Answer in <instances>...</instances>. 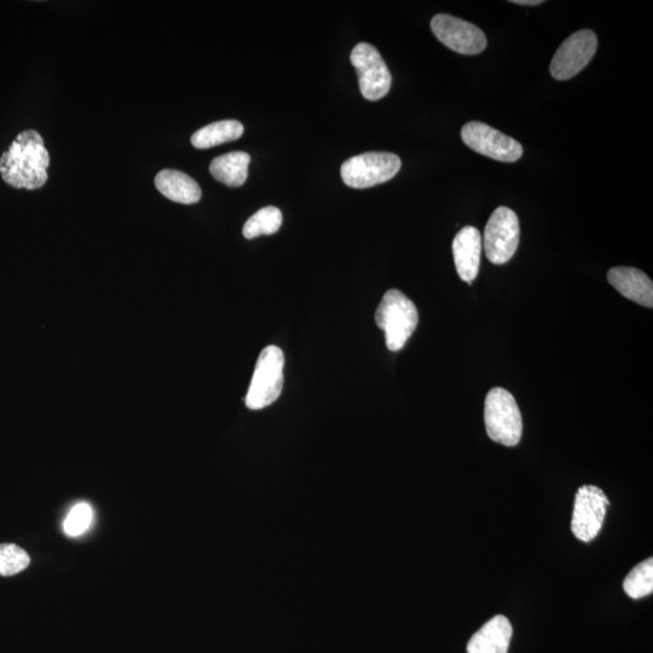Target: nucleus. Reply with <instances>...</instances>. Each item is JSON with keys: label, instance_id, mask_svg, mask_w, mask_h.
<instances>
[{"label": "nucleus", "instance_id": "f257e3e1", "mask_svg": "<svg viewBox=\"0 0 653 653\" xmlns=\"http://www.w3.org/2000/svg\"><path fill=\"white\" fill-rule=\"evenodd\" d=\"M50 155L43 137L34 130L17 136L0 158V175L16 189L37 190L48 182Z\"/></svg>", "mask_w": 653, "mask_h": 653}, {"label": "nucleus", "instance_id": "f03ea898", "mask_svg": "<svg viewBox=\"0 0 653 653\" xmlns=\"http://www.w3.org/2000/svg\"><path fill=\"white\" fill-rule=\"evenodd\" d=\"M375 321L385 333L387 349L401 351L418 327V309L406 294L390 290L385 293L375 312Z\"/></svg>", "mask_w": 653, "mask_h": 653}, {"label": "nucleus", "instance_id": "7ed1b4c3", "mask_svg": "<svg viewBox=\"0 0 653 653\" xmlns=\"http://www.w3.org/2000/svg\"><path fill=\"white\" fill-rule=\"evenodd\" d=\"M484 420L491 441L516 447L523 435V419L516 398L502 387L490 390L485 398Z\"/></svg>", "mask_w": 653, "mask_h": 653}, {"label": "nucleus", "instance_id": "20e7f679", "mask_svg": "<svg viewBox=\"0 0 653 653\" xmlns=\"http://www.w3.org/2000/svg\"><path fill=\"white\" fill-rule=\"evenodd\" d=\"M283 367L285 355L280 348L270 345L262 351L254 369L250 389L247 391L248 409H264L279 400L283 389Z\"/></svg>", "mask_w": 653, "mask_h": 653}, {"label": "nucleus", "instance_id": "39448f33", "mask_svg": "<svg viewBox=\"0 0 653 653\" xmlns=\"http://www.w3.org/2000/svg\"><path fill=\"white\" fill-rule=\"evenodd\" d=\"M401 166L400 156L394 153L369 152L346 160L340 173L346 186L367 189L389 182Z\"/></svg>", "mask_w": 653, "mask_h": 653}, {"label": "nucleus", "instance_id": "423d86ee", "mask_svg": "<svg viewBox=\"0 0 653 653\" xmlns=\"http://www.w3.org/2000/svg\"><path fill=\"white\" fill-rule=\"evenodd\" d=\"M520 227L517 213L511 208H496L484 230L485 254L490 263L502 265L510 262L519 246Z\"/></svg>", "mask_w": 653, "mask_h": 653}, {"label": "nucleus", "instance_id": "0eeeda50", "mask_svg": "<svg viewBox=\"0 0 653 653\" xmlns=\"http://www.w3.org/2000/svg\"><path fill=\"white\" fill-rule=\"evenodd\" d=\"M350 61L356 68L361 94L368 101H379L389 94L391 73L378 49L368 43L357 44Z\"/></svg>", "mask_w": 653, "mask_h": 653}, {"label": "nucleus", "instance_id": "6e6552de", "mask_svg": "<svg viewBox=\"0 0 653 653\" xmlns=\"http://www.w3.org/2000/svg\"><path fill=\"white\" fill-rule=\"evenodd\" d=\"M461 138L476 153L501 163H516L523 156L522 144L481 121L462 127Z\"/></svg>", "mask_w": 653, "mask_h": 653}, {"label": "nucleus", "instance_id": "1a4fd4ad", "mask_svg": "<svg viewBox=\"0 0 653 653\" xmlns=\"http://www.w3.org/2000/svg\"><path fill=\"white\" fill-rule=\"evenodd\" d=\"M610 506L608 496L595 485H583L576 493L571 531L582 542H591L603 528L606 510Z\"/></svg>", "mask_w": 653, "mask_h": 653}, {"label": "nucleus", "instance_id": "9d476101", "mask_svg": "<svg viewBox=\"0 0 653 653\" xmlns=\"http://www.w3.org/2000/svg\"><path fill=\"white\" fill-rule=\"evenodd\" d=\"M431 30L439 42L461 55L481 54L488 45L481 28L452 15L439 14L433 17Z\"/></svg>", "mask_w": 653, "mask_h": 653}, {"label": "nucleus", "instance_id": "9b49d317", "mask_svg": "<svg viewBox=\"0 0 653 653\" xmlns=\"http://www.w3.org/2000/svg\"><path fill=\"white\" fill-rule=\"evenodd\" d=\"M598 48L595 33L583 30L571 34L559 46L551 62L552 77L557 80H569L576 77L593 59Z\"/></svg>", "mask_w": 653, "mask_h": 653}, {"label": "nucleus", "instance_id": "f8f14e48", "mask_svg": "<svg viewBox=\"0 0 653 653\" xmlns=\"http://www.w3.org/2000/svg\"><path fill=\"white\" fill-rule=\"evenodd\" d=\"M482 234L475 227L462 228L455 235L453 254L456 271L462 281L472 285L481 268Z\"/></svg>", "mask_w": 653, "mask_h": 653}, {"label": "nucleus", "instance_id": "ddd939ff", "mask_svg": "<svg viewBox=\"0 0 653 653\" xmlns=\"http://www.w3.org/2000/svg\"><path fill=\"white\" fill-rule=\"evenodd\" d=\"M608 281L624 298L645 308H653V283L643 271L631 267L612 268Z\"/></svg>", "mask_w": 653, "mask_h": 653}, {"label": "nucleus", "instance_id": "4468645a", "mask_svg": "<svg viewBox=\"0 0 653 653\" xmlns=\"http://www.w3.org/2000/svg\"><path fill=\"white\" fill-rule=\"evenodd\" d=\"M513 628L505 616H495L473 635L467 653H507Z\"/></svg>", "mask_w": 653, "mask_h": 653}, {"label": "nucleus", "instance_id": "2eb2a0df", "mask_svg": "<svg viewBox=\"0 0 653 653\" xmlns=\"http://www.w3.org/2000/svg\"><path fill=\"white\" fill-rule=\"evenodd\" d=\"M155 187L165 198L178 204H196L202 196L201 188L195 179L177 170L160 171L155 177Z\"/></svg>", "mask_w": 653, "mask_h": 653}, {"label": "nucleus", "instance_id": "dca6fc26", "mask_svg": "<svg viewBox=\"0 0 653 653\" xmlns=\"http://www.w3.org/2000/svg\"><path fill=\"white\" fill-rule=\"evenodd\" d=\"M251 156L245 152H233L218 156L210 165V172L218 182L230 188L244 186L248 177Z\"/></svg>", "mask_w": 653, "mask_h": 653}, {"label": "nucleus", "instance_id": "f3484780", "mask_svg": "<svg viewBox=\"0 0 653 653\" xmlns=\"http://www.w3.org/2000/svg\"><path fill=\"white\" fill-rule=\"evenodd\" d=\"M244 135V125L238 120H222L202 127L192 136V144L198 149H210L219 144L239 140Z\"/></svg>", "mask_w": 653, "mask_h": 653}, {"label": "nucleus", "instance_id": "a211bd4d", "mask_svg": "<svg viewBox=\"0 0 653 653\" xmlns=\"http://www.w3.org/2000/svg\"><path fill=\"white\" fill-rule=\"evenodd\" d=\"M282 225V212L279 208L268 206L254 213L245 224L244 236L248 240L262 235H273Z\"/></svg>", "mask_w": 653, "mask_h": 653}, {"label": "nucleus", "instance_id": "6ab92c4d", "mask_svg": "<svg viewBox=\"0 0 653 653\" xmlns=\"http://www.w3.org/2000/svg\"><path fill=\"white\" fill-rule=\"evenodd\" d=\"M624 592L632 599H641L653 592V559L644 560L629 572L623 582Z\"/></svg>", "mask_w": 653, "mask_h": 653}, {"label": "nucleus", "instance_id": "aec40b11", "mask_svg": "<svg viewBox=\"0 0 653 653\" xmlns=\"http://www.w3.org/2000/svg\"><path fill=\"white\" fill-rule=\"evenodd\" d=\"M31 563V558L25 550L14 545L4 543L0 545V575L9 577L26 570Z\"/></svg>", "mask_w": 653, "mask_h": 653}, {"label": "nucleus", "instance_id": "412c9836", "mask_svg": "<svg viewBox=\"0 0 653 653\" xmlns=\"http://www.w3.org/2000/svg\"><path fill=\"white\" fill-rule=\"evenodd\" d=\"M92 518H94V513H92L91 506L80 502L68 513L65 523H63V530L68 536L83 535L91 527Z\"/></svg>", "mask_w": 653, "mask_h": 653}, {"label": "nucleus", "instance_id": "4be33fe9", "mask_svg": "<svg viewBox=\"0 0 653 653\" xmlns=\"http://www.w3.org/2000/svg\"><path fill=\"white\" fill-rule=\"evenodd\" d=\"M511 3L517 5H529V7L533 5V7H536V5H541L543 2L542 0H513Z\"/></svg>", "mask_w": 653, "mask_h": 653}]
</instances>
